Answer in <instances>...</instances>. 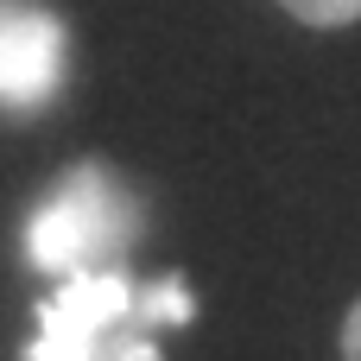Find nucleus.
I'll list each match as a JSON object with an SVG mask.
<instances>
[{
    "instance_id": "f257e3e1",
    "label": "nucleus",
    "mask_w": 361,
    "mask_h": 361,
    "mask_svg": "<svg viewBox=\"0 0 361 361\" xmlns=\"http://www.w3.org/2000/svg\"><path fill=\"white\" fill-rule=\"evenodd\" d=\"M197 298L178 273L133 279L127 267L57 279V292L38 305V336L25 361H165L159 336L171 324H190Z\"/></svg>"
},
{
    "instance_id": "f03ea898",
    "label": "nucleus",
    "mask_w": 361,
    "mask_h": 361,
    "mask_svg": "<svg viewBox=\"0 0 361 361\" xmlns=\"http://www.w3.org/2000/svg\"><path fill=\"white\" fill-rule=\"evenodd\" d=\"M133 241H140V197L102 159L70 165L44 190V203L32 209V222H25V260L38 273H51V279L127 267Z\"/></svg>"
},
{
    "instance_id": "7ed1b4c3",
    "label": "nucleus",
    "mask_w": 361,
    "mask_h": 361,
    "mask_svg": "<svg viewBox=\"0 0 361 361\" xmlns=\"http://www.w3.org/2000/svg\"><path fill=\"white\" fill-rule=\"evenodd\" d=\"M70 76V32L44 0H0V108L38 114L63 95Z\"/></svg>"
},
{
    "instance_id": "20e7f679",
    "label": "nucleus",
    "mask_w": 361,
    "mask_h": 361,
    "mask_svg": "<svg viewBox=\"0 0 361 361\" xmlns=\"http://www.w3.org/2000/svg\"><path fill=\"white\" fill-rule=\"evenodd\" d=\"M279 6H286L292 19H305V25H324V32L361 19V0H279Z\"/></svg>"
},
{
    "instance_id": "39448f33",
    "label": "nucleus",
    "mask_w": 361,
    "mask_h": 361,
    "mask_svg": "<svg viewBox=\"0 0 361 361\" xmlns=\"http://www.w3.org/2000/svg\"><path fill=\"white\" fill-rule=\"evenodd\" d=\"M343 361H361V298L349 305V317H343Z\"/></svg>"
}]
</instances>
